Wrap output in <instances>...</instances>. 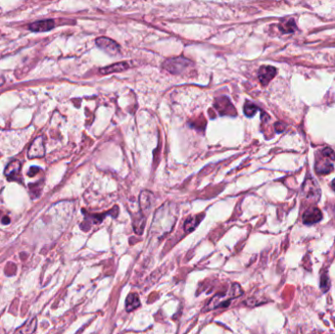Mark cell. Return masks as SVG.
Instances as JSON below:
<instances>
[{"label":"cell","instance_id":"7c38bea8","mask_svg":"<svg viewBox=\"0 0 335 334\" xmlns=\"http://www.w3.org/2000/svg\"><path fill=\"white\" fill-rule=\"evenodd\" d=\"M54 26H55V23L53 20H42V21H38V22H34L30 24L29 28L32 31L43 32V31H48L52 30Z\"/></svg>","mask_w":335,"mask_h":334},{"label":"cell","instance_id":"e0dca14e","mask_svg":"<svg viewBox=\"0 0 335 334\" xmlns=\"http://www.w3.org/2000/svg\"><path fill=\"white\" fill-rule=\"evenodd\" d=\"M145 221H146V217H144L141 213L136 217V219L133 221V228L135 233H137L138 235L142 234V231L144 229V225H145Z\"/></svg>","mask_w":335,"mask_h":334},{"label":"cell","instance_id":"cb8c5ba5","mask_svg":"<svg viewBox=\"0 0 335 334\" xmlns=\"http://www.w3.org/2000/svg\"><path fill=\"white\" fill-rule=\"evenodd\" d=\"M332 186H333V188L335 190V179L333 181V182H332Z\"/></svg>","mask_w":335,"mask_h":334},{"label":"cell","instance_id":"7402d4cb","mask_svg":"<svg viewBox=\"0 0 335 334\" xmlns=\"http://www.w3.org/2000/svg\"><path fill=\"white\" fill-rule=\"evenodd\" d=\"M40 170L38 169V168H36V167H32V168H30V171H29V177H34L38 172H39Z\"/></svg>","mask_w":335,"mask_h":334},{"label":"cell","instance_id":"277c9868","mask_svg":"<svg viewBox=\"0 0 335 334\" xmlns=\"http://www.w3.org/2000/svg\"><path fill=\"white\" fill-rule=\"evenodd\" d=\"M214 106L222 116H231V117L236 116L235 108L231 104L230 100L225 96H221V97L216 98Z\"/></svg>","mask_w":335,"mask_h":334},{"label":"cell","instance_id":"7a4b0ae2","mask_svg":"<svg viewBox=\"0 0 335 334\" xmlns=\"http://www.w3.org/2000/svg\"><path fill=\"white\" fill-rule=\"evenodd\" d=\"M335 160V151L331 148H325L321 152V157L317 158L316 172L319 175H327L334 171L333 162Z\"/></svg>","mask_w":335,"mask_h":334},{"label":"cell","instance_id":"44dd1931","mask_svg":"<svg viewBox=\"0 0 335 334\" xmlns=\"http://www.w3.org/2000/svg\"><path fill=\"white\" fill-rule=\"evenodd\" d=\"M274 126H275V130H276L277 132H281V131H283L284 128H285V124H284L283 122H280V121L276 122V123L274 124Z\"/></svg>","mask_w":335,"mask_h":334},{"label":"cell","instance_id":"8fae6325","mask_svg":"<svg viewBox=\"0 0 335 334\" xmlns=\"http://www.w3.org/2000/svg\"><path fill=\"white\" fill-rule=\"evenodd\" d=\"M276 75V69L273 66H262L258 72V78L263 86H267Z\"/></svg>","mask_w":335,"mask_h":334},{"label":"cell","instance_id":"3957f363","mask_svg":"<svg viewBox=\"0 0 335 334\" xmlns=\"http://www.w3.org/2000/svg\"><path fill=\"white\" fill-rule=\"evenodd\" d=\"M192 65L193 63L185 57H176L166 60L163 64V68L173 75H181L188 70Z\"/></svg>","mask_w":335,"mask_h":334},{"label":"cell","instance_id":"603a6c76","mask_svg":"<svg viewBox=\"0 0 335 334\" xmlns=\"http://www.w3.org/2000/svg\"><path fill=\"white\" fill-rule=\"evenodd\" d=\"M10 223V219L8 218V217H4L3 219H2V223L3 224H7V223Z\"/></svg>","mask_w":335,"mask_h":334},{"label":"cell","instance_id":"4fadbf2b","mask_svg":"<svg viewBox=\"0 0 335 334\" xmlns=\"http://www.w3.org/2000/svg\"><path fill=\"white\" fill-rule=\"evenodd\" d=\"M129 64L127 62H121V63H116L111 66H107L104 68L100 69V73L103 75L112 74V73H119V72H123L129 68Z\"/></svg>","mask_w":335,"mask_h":334},{"label":"cell","instance_id":"9c48e42d","mask_svg":"<svg viewBox=\"0 0 335 334\" xmlns=\"http://www.w3.org/2000/svg\"><path fill=\"white\" fill-rule=\"evenodd\" d=\"M303 192L306 198L313 199L315 202L318 201L320 197V190L314 182V180H307L303 184Z\"/></svg>","mask_w":335,"mask_h":334},{"label":"cell","instance_id":"ba28073f","mask_svg":"<svg viewBox=\"0 0 335 334\" xmlns=\"http://www.w3.org/2000/svg\"><path fill=\"white\" fill-rule=\"evenodd\" d=\"M153 199H154L153 194L147 190H144L140 193L139 207H140V213L144 217H147V215L150 213V210L153 205Z\"/></svg>","mask_w":335,"mask_h":334},{"label":"cell","instance_id":"2e32d148","mask_svg":"<svg viewBox=\"0 0 335 334\" xmlns=\"http://www.w3.org/2000/svg\"><path fill=\"white\" fill-rule=\"evenodd\" d=\"M202 219H203V215H201V216H194V217L188 218V219L184 222V225H183L184 231H185V232H191V231H193V230L197 227V225L199 224V223L201 222Z\"/></svg>","mask_w":335,"mask_h":334},{"label":"cell","instance_id":"5b68a950","mask_svg":"<svg viewBox=\"0 0 335 334\" xmlns=\"http://www.w3.org/2000/svg\"><path fill=\"white\" fill-rule=\"evenodd\" d=\"M111 215L112 217H117L118 215V207L116 206L114 208V210H111L109 212L103 213V214H98V215H87L86 217V221L82 224V228L84 230H88L89 228H91V224H96V223H100L106 216Z\"/></svg>","mask_w":335,"mask_h":334},{"label":"cell","instance_id":"8992f818","mask_svg":"<svg viewBox=\"0 0 335 334\" xmlns=\"http://www.w3.org/2000/svg\"><path fill=\"white\" fill-rule=\"evenodd\" d=\"M96 45L104 50L109 55H117L120 53L119 44L108 37H99L96 39Z\"/></svg>","mask_w":335,"mask_h":334},{"label":"cell","instance_id":"6da1fadb","mask_svg":"<svg viewBox=\"0 0 335 334\" xmlns=\"http://www.w3.org/2000/svg\"><path fill=\"white\" fill-rule=\"evenodd\" d=\"M242 294H243V290H242L241 286L237 283H233L228 292H223V293L216 294L211 299V301L209 302L207 309L213 310V309L226 307L231 303L232 299L237 298V297L241 296Z\"/></svg>","mask_w":335,"mask_h":334},{"label":"cell","instance_id":"ffe728a7","mask_svg":"<svg viewBox=\"0 0 335 334\" xmlns=\"http://www.w3.org/2000/svg\"><path fill=\"white\" fill-rule=\"evenodd\" d=\"M330 285H331L330 277L327 275V273H324L321 277V288H322L323 292H327L331 287Z\"/></svg>","mask_w":335,"mask_h":334},{"label":"cell","instance_id":"d6986e66","mask_svg":"<svg viewBox=\"0 0 335 334\" xmlns=\"http://www.w3.org/2000/svg\"><path fill=\"white\" fill-rule=\"evenodd\" d=\"M244 114L247 116V117H253L256 113H257V111L259 110L258 109V107L254 104V103H252V102H250V101H246L245 102V104H244Z\"/></svg>","mask_w":335,"mask_h":334},{"label":"cell","instance_id":"d4e9b609","mask_svg":"<svg viewBox=\"0 0 335 334\" xmlns=\"http://www.w3.org/2000/svg\"><path fill=\"white\" fill-rule=\"evenodd\" d=\"M2 84H3V82H2V83H0V85H2Z\"/></svg>","mask_w":335,"mask_h":334},{"label":"cell","instance_id":"30bf717a","mask_svg":"<svg viewBox=\"0 0 335 334\" xmlns=\"http://www.w3.org/2000/svg\"><path fill=\"white\" fill-rule=\"evenodd\" d=\"M323 219V214L320 209L316 207H311L305 211L303 214V223L307 225H312L321 222Z\"/></svg>","mask_w":335,"mask_h":334},{"label":"cell","instance_id":"ac0fdd59","mask_svg":"<svg viewBox=\"0 0 335 334\" xmlns=\"http://www.w3.org/2000/svg\"><path fill=\"white\" fill-rule=\"evenodd\" d=\"M279 29L281 30L282 32L284 33H288V32H294V30H296V25L293 19H289L286 22L281 23V25L279 26Z\"/></svg>","mask_w":335,"mask_h":334},{"label":"cell","instance_id":"9a60e30c","mask_svg":"<svg viewBox=\"0 0 335 334\" xmlns=\"http://www.w3.org/2000/svg\"><path fill=\"white\" fill-rule=\"evenodd\" d=\"M140 306L139 296L136 293H130L125 299V310L126 312H132Z\"/></svg>","mask_w":335,"mask_h":334},{"label":"cell","instance_id":"5bb4252c","mask_svg":"<svg viewBox=\"0 0 335 334\" xmlns=\"http://www.w3.org/2000/svg\"><path fill=\"white\" fill-rule=\"evenodd\" d=\"M20 170H21V162L18 161V160H14L7 165L4 173H5V176L7 178L12 180V179L15 178V176H17L19 174Z\"/></svg>","mask_w":335,"mask_h":334},{"label":"cell","instance_id":"52a82bcc","mask_svg":"<svg viewBox=\"0 0 335 334\" xmlns=\"http://www.w3.org/2000/svg\"><path fill=\"white\" fill-rule=\"evenodd\" d=\"M44 155H45V149H44L43 137L38 136L30 144L29 152H28V156L30 159H34V158H41Z\"/></svg>","mask_w":335,"mask_h":334}]
</instances>
